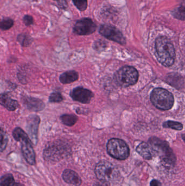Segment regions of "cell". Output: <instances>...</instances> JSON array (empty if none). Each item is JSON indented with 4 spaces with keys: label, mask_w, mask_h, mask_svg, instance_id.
<instances>
[{
    "label": "cell",
    "mask_w": 185,
    "mask_h": 186,
    "mask_svg": "<svg viewBox=\"0 0 185 186\" xmlns=\"http://www.w3.org/2000/svg\"><path fill=\"white\" fill-rule=\"evenodd\" d=\"M155 49L159 61L165 66H170L174 63L175 52L173 44L165 37H160L155 41Z\"/></svg>",
    "instance_id": "1"
},
{
    "label": "cell",
    "mask_w": 185,
    "mask_h": 186,
    "mask_svg": "<svg viewBox=\"0 0 185 186\" xmlns=\"http://www.w3.org/2000/svg\"><path fill=\"white\" fill-rule=\"evenodd\" d=\"M13 136L16 141L20 142L22 153L27 162L34 165L35 163V155L28 136L20 127H16L13 130Z\"/></svg>",
    "instance_id": "2"
},
{
    "label": "cell",
    "mask_w": 185,
    "mask_h": 186,
    "mask_svg": "<svg viewBox=\"0 0 185 186\" xmlns=\"http://www.w3.org/2000/svg\"><path fill=\"white\" fill-rule=\"evenodd\" d=\"M151 100L155 106L161 110L171 109L174 102L172 94L162 88L154 89L151 93Z\"/></svg>",
    "instance_id": "3"
},
{
    "label": "cell",
    "mask_w": 185,
    "mask_h": 186,
    "mask_svg": "<svg viewBox=\"0 0 185 186\" xmlns=\"http://www.w3.org/2000/svg\"><path fill=\"white\" fill-rule=\"evenodd\" d=\"M149 142L153 150L160 155L164 163L170 166L175 164L176 158L168 143L155 137L151 138Z\"/></svg>",
    "instance_id": "4"
},
{
    "label": "cell",
    "mask_w": 185,
    "mask_h": 186,
    "mask_svg": "<svg viewBox=\"0 0 185 186\" xmlns=\"http://www.w3.org/2000/svg\"><path fill=\"white\" fill-rule=\"evenodd\" d=\"M138 78L137 70L132 66H124L116 72L114 80L116 84L122 87H128L136 83Z\"/></svg>",
    "instance_id": "5"
},
{
    "label": "cell",
    "mask_w": 185,
    "mask_h": 186,
    "mask_svg": "<svg viewBox=\"0 0 185 186\" xmlns=\"http://www.w3.org/2000/svg\"><path fill=\"white\" fill-rule=\"evenodd\" d=\"M95 174L98 180L109 182L116 180L120 175L117 169L109 162H100L95 168Z\"/></svg>",
    "instance_id": "6"
},
{
    "label": "cell",
    "mask_w": 185,
    "mask_h": 186,
    "mask_svg": "<svg viewBox=\"0 0 185 186\" xmlns=\"http://www.w3.org/2000/svg\"><path fill=\"white\" fill-rule=\"evenodd\" d=\"M107 151L112 157L124 160L129 156V148L125 141L117 138H112L107 144Z\"/></svg>",
    "instance_id": "7"
},
{
    "label": "cell",
    "mask_w": 185,
    "mask_h": 186,
    "mask_svg": "<svg viewBox=\"0 0 185 186\" xmlns=\"http://www.w3.org/2000/svg\"><path fill=\"white\" fill-rule=\"evenodd\" d=\"M99 33L106 39L124 45L126 41L122 32L112 25L103 24L100 26Z\"/></svg>",
    "instance_id": "8"
},
{
    "label": "cell",
    "mask_w": 185,
    "mask_h": 186,
    "mask_svg": "<svg viewBox=\"0 0 185 186\" xmlns=\"http://www.w3.org/2000/svg\"><path fill=\"white\" fill-rule=\"evenodd\" d=\"M97 25L91 19L84 18L77 21L73 27V32L80 35H91L96 31Z\"/></svg>",
    "instance_id": "9"
},
{
    "label": "cell",
    "mask_w": 185,
    "mask_h": 186,
    "mask_svg": "<svg viewBox=\"0 0 185 186\" xmlns=\"http://www.w3.org/2000/svg\"><path fill=\"white\" fill-rule=\"evenodd\" d=\"M69 95L73 100L84 104L90 103L94 96V93L91 91L82 87L74 88L71 91Z\"/></svg>",
    "instance_id": "10"
},
{
    "label": "cell",
    "mask_w": 185,
    "mask_h": 186,
    "mask_svg": "<svg viewBox=\"0 0 185 186\" xmlns=\"http://www.w3.org/2000/svg\"><path fill=\"white\" fill-rule=\"evenodd\" d=\"M40 121V118L37 115H31L27 121V130L32 141L34 144L37 143L38 141V131Z\"/></svg>",
    "instance_id": "11"
},
{
    "label": "cell",
    "mask_w": 185,
    "mask_h": 186,
    "mask_svg": "<svg viewBox=\"0 0 185 186\" xmlns=\"http://www.w3.org/2000/svg\"><path fill=\"white\" fill-rule=\"evenodd\" d=\"M23 104L27 109L31 111L39 112L45 109V104L39 98L25 96L23 98Z\"/></svg>",
    "instance_id": "12"
},
{
    "label": "cell",
    "mask_w": 185,
    "mask_h": 186,
    "mask_svg": "<svg viewBox=\"0 0 185 186\" xmlns=\"http://www.w3.org/2000/svg\"><path fill=\"white\" fill-rule=\"evenodd\" d=\"M0 103L2 106L10 111L15 110L19 107L18 102L11 98L7 93L1 94Z\"/></svg>",
    "instance_id": "13"
},
{
    "label": "cell",
    "mask_w": 185,
    "mask_h": 186,
    "mask_svg": "<svg viewBox=\"0 0 185 186\" xmlns=\"http://www.w3.org/2000/svg\"><path fill=\"white\" fill-rule=\"evenodd\" d=\"M63 178L67 183L75 186H80L81 184V178L75 172L72 170H65L63 174Z\"/></svg>",
    "instance_id": "14"
},
{
    "label": "cell",
    "mask_w": 185,
    "mask_h": 186,
    "mask_svg": "<svg viewBox=\"0 0 185 186\" xmlns=\"http://www.w3.org/2000/svg\"><path fill=\"white\" fill-rule=\"evenodd\" d=\"M79 78V75L77 72L74 70H70L64 72L61 74L59 80L63 84H69L75 82Z\"/></svg>",
    "instance_id": "15"
},
{
    "label": "cell",
    "mask_w": 185,
    "mask_h": 186,
    "mask_svg": "<svg viewBox=\"0 0 185 186\" xmlns=\"http://www.w3.org/2000/svg\"><path fill=\"white\" fill-rule=\"evenodd\" d=\"M136 151L146 160H150L152 159V156L151 153V147L148 144L145 142L140 144L137 147Z\"/></svg>",
    "instance_id": "16"
},
{
    "label": "cell",
    "mask_w": 185,
    "mask_h": 186,
    "mask_svg": "<svg viewBox=\"0 0 185 186\" xmlns=\"http://www.w3.org/2000/svg\"><path fill=\"white\" fill-rule=\"evenodd\" d=\"M60 120L64 125L72 126L77 122L78 118L75 115L64 114L60 117Z\"/></svg>",
    "instance_id": "17"
},
{
    "label": "cell",
    "mask_w": 185,
    "mask_h": 186,
    "mask_svg": "<svg viewBox=\"0 0 185 186\" xmlns=\"http://www.w3.org/2000/svg\"><path fill=\"white\" fill-rule=\"evenodd\" d=\"M17 40L19 42L21 46L23 47H27L31 45L33 39L32 38L26 34H20L17 37Z\"/></svg>",
    "instance_id": "18"
},
{
    "label": "cell",
    "mask_w": 185,
    "mask_h": 186,
    "mask_svg": "<svg viewBox=\"0 0 185 186\" xmlns=\"http://www.w3.org/2000/svg\"><path fill=\"white\" fill-rule=\"evenodd\" d=\"M173 16L181 20H185V4H182L173 10Z\"/></svg>",
    "instance_id": "19"
},
{
    "label": "cell",
    "mask_w": 185,
    "mask_h": 186,
    "mask_svg": "<svg viewBox=\"0 0 185 186\" xmlns=\"http://www.w3.org/2000/svg\"><path fill=\"white\" fill-rule=\"evenodd\" d=\"M14 24V20L9 18H5L2 19L0 24V27L3 31H6L11 29Z\"/></svg>",
    "instance_id": "20"
},
{
    "label": "cell",
    "mask_w": 185,
    "mask_h": 186,
    "mask_svg": "<svg viewBox=\"0 0 185 186\" xmlns=\"http://www.w3.org/2000/svg\"><path fill=\"white\" fill-rule=\"evenodd\" d=\"M14 182V178L11 174L5 175L1 178V186H12Z\"/></svg>",
    "instance_id": "21"
},
{
    "label": "cell",
    "mask_w": 185,
    "mask_h": 186,
    "mask_svg": "<svg viewBox=\"0 0 185 186\" xmlns=\"http://www.w3.org/2000/svg\"><path fill=\"white\" fill-rule=\"evenodd\" d=\"M163 126L165 128H170L174 129L175 130H181L183 128V126L181 123L173 121H167L166 122L163 123Z\"/></svg>",
    "instance_id": "22"
},
{
    "label": "cell",
    "mask_w": 185,
    "mask_h": 186,
    "mask_svg": "<svg viewBox=\"0 0 185 186\" xmlns=\"http://www.w3.org/2000/svg\"><path fill=\"white\" fill-rule=\"evenodd\" d=\"M74 5L81 12L85 10L88 7V0H72Z\"/></svg>",
    "instance_id": "23"
},
{
    "label": "cell",
    "mask_w": 185,
    "mask_h": 186,
    "mask_svg": "<svg viewBox=\"0 0 185 186\" xmlns=\"http://www.w3.org/2000/svg\"><path fill=\"white\" fill-rule=\"evenodd\" d=\"M8 137L3 129L1 130V151L3 152L8 143Z\"/></svg>",
    "instance_id": "24"
},
{
    "label": "cell",
    "mask_w": 185,
    "mask_h": 186,
    "mask_svg": "<svg viewBox=\"0 0 185 186\" xmlns=\"http://www.w3.org/2000/svg\"><path fill=\"white\" fill-rule=\"evenodd\" d=\"M63 100V97L59 92L53 93L49 98V101L52 103H59Z\"/></svg>",
    "instance_id": "25"
},
{
    "label": "cell",
    "mask_w": 185,
    "mask_h": 186,
    "mask_svg": "<svg viewBox=\"0 0 185 186\" xmlns=\"http://www.w3.org/2000/svg\"><path fill=\"white\" fill-rule=\"evenodd\" d=\"M106 46V43L102 40H98L95 41L94 44V49L97 51H102L104 50V49Z\"/></svg>",
    "instance_id": "26"
},
{
    "label": "cell",
    "mask_w": 185,
    "mask_h": 186,
    "mask_svg": "<svg viewBox=\"0 0 185 186\" xmlns=\"http://www.w3.org/2000/svg\"><path fill=\"white\" fill-rule=\"evenodd\" d=\"M23 22L26 26H29L33 24L34 20L31 15H24L23 18Z\"/></svg>",
    "instance_id": "27"
},
{
    "label": "cell",
    "mask_w": 185,
    "mask_h": 186,
    "mask_svg": "<svg viewBox=\"0 0 185 186\" xmlns=\"http://www.w3.org/2000/svg\"><path fill=\"white\" fill-rule=\"evenodd\" d=\"M57 3L58 6L61 9H66L68 7V3L66 0H57Z\"/></svg>",
    "instance_id": "28"
},
{
    "label": "cell",
    "mask_w": 185,
    "mask_h": 186,
    "mask_svg": "<svg viewBox=\"0 0 185 186\" xmlns=\"http://www.w3.org/2000/svg\"><path fill=\"white\" fill-rule=\"evenodd\" d=\"M151 186H161V183L159 181L157 180H153L151 181Z\"/></svg>",
    "instance_id": "29"
},
{
    "label": "cell",
    "mask_w": 185,
    "mask_h": 186,
    "mask_svg": "<svg viewBox=\"0 0 185 186\" xmlns=\"http://www.w3.org/2000/svg\"><path fill=\"white\" fill-rule=\"evenodd\" d=\"M94 186H109V185L108 184V182L101 181V183H97L95 184Z\"/></svg>",
    "instance_id": "30"
},
{
    "label": "cell",
    "mask_w": 185,
    "mask_h": 186,
    "mask_svg": "<svg viewBox=\"0 0 185 186\" xmlns=\"http://www.w3.org/2000/svg\"><path fill=\"white\" fill-rule=\"evenodd\" d=\"M182 139H183V141H184L185 142V134L182 135Z\"/></svg>",
    "instance_id": "31"
},
{
    "label": "cell",
    "mask_w": 185,
    "mask_h": 186,
    "mask_svg": "<svg viewBox=\"0 0 185 186\" xmlns=\"http://www.w3.org/2000/svg\"><path fill=\"white\" fill-rule=\"evenodd\" d=\"M14 186H22V185L20 184H17V183H16V184H15L14 185Z\"/></svg>",
    "instance_id": "32"
},
{
    "label": "cell",
    "mask_w": 185,
    "mask_h": 186,
    "mask_svg": "<svg viewBox=\"0 0 185 186\" xmlns=\"http://www.w3.org/2000/svg\"><path fill=\"white\" fill-rule=\"evenodd\" d=\"M53 1H56V2L57 1V0H53Z\"/></svg>",
    "instance_id": "33"
}]
</instances>
